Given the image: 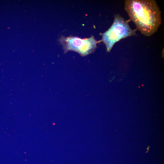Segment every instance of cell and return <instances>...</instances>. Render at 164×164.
<instances>
[{"label":"cell","instance_id":"cell-1","mask_svg":"<svg viewBox=\"0 0 164 164\" xmlns=\"http://www.w3.org/2000/svg\"><path fill=\"white\" fill-rule=\"evenodd\" d=\"M125 9L136 29L145 36L155 33L162 22L161 12L155 0H126Z\"/></svg>","mask_w":164,"mask_h":164},{"label":"cell","instance_id":"cell-2","mask_svg":"<svg viewBox=\"0 0 164 164\" xmlns=\"http://www.w3.org/2000/svg\"><path fill=\"white\" fill-rule=\"evenodd\" d=\"M130 20H125L119 15L116 14L111 27L101 34V41L105 44L108 52H110L115 43L121 39L136 34L137 29L131 28L128 23Z\"/></svg>","mask_w":164,"mask_h":164},{"label":"cell","instance_id":"cell-3","mask_svg":"<svg viewBox=\"0 0 164 164\" xmlns=\"http://www.w3.org/2000/svg\"><path fill=\"white\" fill-rule=\"evenodd\" d=\"M65 52L69 50L77 52L82 56H85L94 52L99 42L93 36L89 38L81 39L78 37L70 36H62L60 39Z\"/></svg>","mask_w":164,"mask_h":164},{"label":"cell","instance_id":"cell-4","mask_svg":"<svg viewBox=\"0 0 164 164\" xmlns=\"http://www.w3.org/2000/svg\"><path fill=\"white\" fill-rule=\"evenodd\" d=\"M149 147H150V146L149 145L148 146V147L146 149L147 151L145 152V153H147V152H149Z\"/></svg>","mask_w":164,"mask_h":164}]
</instances>
